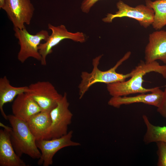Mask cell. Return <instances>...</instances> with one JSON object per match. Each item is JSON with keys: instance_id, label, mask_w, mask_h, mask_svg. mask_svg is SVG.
Here are the masks:
<instances>
[{"instance_id": "cell-19", "label": "cell", "mask_w": 166, "mask_h": 166, "mask_svg": "<svg viewBox=\"0 0 166 166\" xmlns=\"http://www.w3.org/2000/svg\"><path fill=\"white\" fill-rule=\"evenodd\" d=\"M157 147V153L158 156V166H166V142H156Z\"/></svg>"}, {"instance_id": "cell-15", "label": "cell", "mask_w": 166, "mask_h": 166, "mask_svg": "<svg viewBox=\"0 0 166 166\" xmlns=\"http://www.w3.org/2000/svg\"><path fill=\"white\" fill-rule=\"evenodd\" d=\"M26 122L36 140H45L51 124L50 112L41 111L32 116Z\"/></svg>"}, {"instance_id": "cell-22", "label": "cell", "mask_w": 166, "mask_h": 166, "mask_svg": "<svg viewBox=\"0 0 166 166\" xmlns=\"http://www.w3.org/2000/svg\"><path fill=\"white\" fill-rule=\"evenodd\" d=\"M6 0H0V8L2 9L3 8L5 2Z\"/></svg>"}, {"instance_id": "cell-11", "label": "cell", "mask_w": 166, "mask_h": 166, "mask_svg": "<svg viewBox=\"0 0 166 166\" xmlns=\"http://www.w3.org/2000/svg\"><path fill=\"white\" fill-rule=\"evenodd\" d=\"M144 51L145 62L160 60L166 64V30L156 31L149 36Z\"/></svg>"}, {"instance_id": "cell-4", "label": "cell", "mask_w": 166, "mask_h": 166, "mask_svg": "<svg viewBox=\"0 0 166 166\" xmlns=\"http://www.w3.org/2000/svg\"><path fill=\"white\" fill-rule=\"evenodd\" d=\"M14 30L20 46L17 55L18 61L24 63L28 58L32 57L40 61L42 57L38 46L42 41L47 40L49 36L48 31L42 30L36 34L32 35L28 32L26 27L22 29L14 27Z\"/></svg>"}, {"instance_id": "cell-9", "label": "cell", "mask_w": 166, "mask_h": 166, "mask_svg": "<svg viewBox=\"0 0 166 166\" xmlns=\"http://www.w3.org/2000/svg\"><path fill=\"white\" fill-rule=\"evenodd\" d=\"M73 133V131L71 130L66 135L58 138L36 140V146L41 153L38 164L43 166L51 165L54 156L60 150L66 147L81 145L79 142L72 140Z\"/></svg>"}, {"instance_id": "cell-2", "label": "cell", "mask_w": 166, "mask_h": 166, "mask_svg": "<svg viewBox=\"0 0 166 166\" xmlns=\"http://www.w3.org/2000/svg\"><path fill=\"white\" fill-rule=\"evenodd\" d=\"M11 127L0 123V126L7 130L10 140L16 154L20 157L23 154L33 159H39L41 153L36 146V139L29 128L26 122L13 114L7 115Z\"/></svg>"}, {"instance_id": "cell-13", "label": "cell", "mask_w": 166, "mask_h": 166, "mask_svg": "<svg viewBox=\"0 0 166 166\" xmlns=\"http://www.w3.org/2000/svg\"><path fill=\"white\" fill-rule=\"evenodd\" d=\"M13 114L26 122L31 117L42 110L38 105L27 92L18 95L12 105Z\"/></svg>"}, {"instance_id": "cell-8", "label": "cell", "mask_w": 166, "mask_h": 166, "mask_svg": "<svg viewBox=\"0 0 166 166\" xmlns=\"http://www.w3.org/2000/svg\"><path fill=\"white\" fill-rule=\"evenodd\" d=\"M40 108L42 111L50 112L57 105L62 95L48 81H38L28 86L27 92Z\"/></svg>"}, {"instance_id": "cell-21", "label": "cell", "mask_w": 166, "mask_h": 166, "mask_svg": "<svg viewBox=\"0 0 166 166\" xmlns=\"http://www.w3.org/2000/svg\"><path fill=\"white\" fill-rule=\"evenodd\" d=\"M163 92L161 102L159 106L157 108V110L163 117L166 119V88Z\"/></svg>"}, {"instance_id": "cell-1", "label": "cell", "mask_w": 166, "mask_h": 166, "mask_svg": "<svg viewBox=\"0 0 166 166\" xmlns=\"http://www.w3.org/2000/svg\"><path fill=\"white\" fill-rule=\"evenodd\" d=\"M132 71L133 74L127 81L107 84V89L110 95L112 97H119L154 91L158 87L147 89L142 86L144 76L150 72L158 73L166 78V65H160L156 61L146 63L143 61H140Z\"/></svg>"}, {"instance_id": "cell-6", "label": "cell", "mask_w": 166, "mask_h": 166, "mask_svg": "<svg viewBox=\"0 0 166 166\" xmlns=\"http://www.w3.org/2000/svg\"><path fill=\"white\" fill-rule=\"evenodd\" d=\"M117 7L118 11L115 14H108L106 17L102 18L103 22L111 23L116 18L128 17L136 20L145 28L152 24L154 11L146 5L141 4L132 7L120 0L117 3Z\"/></svg>"}, {"instance_id": "cell-14", "label": "cell", "mask_w": 166, "mask_h": 166, "mask_svg": "<svg viewBox=\"0 0 166 166\" xmlns=\"http://www.w3.org/2000/svg\"><path fill=\"white\" fill-rule=\"evenodd\" d=\"M26 163L16 153L9 131L0 130V166H26Z\"/></svg>"}, {"instance_id": "cell-3", "label": "cell", "mask_w": 166, "mask_h": 166, "mask_svg": "<svg viewBox=\"0 0 166 166\" xmlns=\"http://www.w3.org/2000/svg\"><path fill=\"white\" fill-rule=\"evenodd\" d=\"M131 54L130 51L127 52L113 67L104 71L100 70L98 68L102 55L94 58L92 61L93 67L92 71L90 73L83 71L81 73V80L78 86L79 99L82 98L89 88L95 83L100 82L107 84L123 81L127 78L131 77L133 74L132 71L125 74L116 72L117 68L130 57Z\"/></svg>"}, {"instance_id": "cell-12", "label": "cell", "mask_w": 166, "mask_h": 166, "mask_svg": "<svg viewBox=\"0 0 166 166\" xmlns=\"http://www.w3.org/2000/svg\"><path fill=\"white\" fill-rule=\"evenodd\" d=\"M163 93V91L158 87L155 91L149 94L141 93L133 97H112L108 101V104L114 107L119 108L123 105L141 103L158 108L161 102Z\"/></svg>"}, {"instance_id": "cell-10", "label": "cell", "mask_w": 166, "mask_h": 166, "mask_svg": "<svg viewBox=\"0 0 166 166\" xmlns=\"http://www.w3.org/2000/svg\"><path fill=\"white\" fill-rule=\"evenodd\" d=\"M12 22L14 27L22 29L29 25L34 8L30 0H6L2 9Z\"/></svg>"}, {"instance_id": "cell-7", "label": "cell", "mask_w": 166, "mask_h": 166, "mask_svg": "<svg viewBox=\"0 0 166 166\" xmlns=\"http://www.w3.org/2000/svg\"><path fill=\"white\" fill-rule=\"evenodd\" d=\"M48 29L52 31L45 42L41 43L38 46L39 52L42 57L41 64L43 66L46 65V58L51 53L53 48L65 39H69L77 42L83 43L85 41V37L82 32L72 33L69 31L65 26L61 25L54 26L50 24H48Z\"/></svg>"}, {"instance_id": "cell-16", "label": "cell", "mask_w": 166, "mask_h": 166, "mask_svg": "<svg viewBox=\"0 0 166 166\" xmlns=\"http://www.w3.org/2000/svg\"><path fill=\"white\" fill-rule=\"evenodd\" d=\"M28 86L14 87L10 84L6 76L0 78V110L2 116L7 120V115L4 112L3 107L6 103L12 101L19 94L27 92Z\"/></svg>"}, {"instance_id": "cell-5", "label": "cell", "mask_w": 166, "mask_h": 166, "mask_svg": "<svg viewBox=\"0 0 166 166\" xmlns=\"http://www.w3.org/2000/svg\"><path fill=\"white\" fill-rule=\"evenodd\" d=\"M69 105L67 93H65L57 106L50 112L51 124L45 140L58 138L67 133L68 126L71 124L73 117Z\"/></svg>"}, {"instance_id": "cell-20", "label": "cell", "mask_w": 166, "mask_h": 166, "mask_svg": "<svg viewBox=\"0 0 166 166\" xmlns=\"http://www.w3.org/2000/svg\"><path fill=\"white\" fill-rule=\"evenodd\" d=\"M99 0H83L81 6V9L82 12L88 13L91 8Z\"/></svg>"}, {"instance_id": "cell-18", "label": "cell", "mask_w": 166, "mask_h": 166, "mask_svg": "<svg viewBox=\"0 0 166 166\" xmlns=\"http://www.w3.org/2000/svg\"><path fill=\"white\" fill-rule=\"evenodd\" d=\"M145 2L146 5L154 11L153 28L156 30L161 29L166 25V0H145Z\"/></svg>"}, {"instance_id": "cell-17", "label": "cell", "mask_w": 166, "mask_h": 166, "mask_svg": "<svg viewBox=\"0 0 166 166\" xmlns=\"http://www.w3.org/2000/svg\"><path fill=\"white\" fill-rule=\"evenodd\" d=\"M142 118L146 127L143 138L144 142L146 144L159 141L166 142V126L161 127L152 124L145 115L142 116Z\"/></svg>"}]
</instances>
